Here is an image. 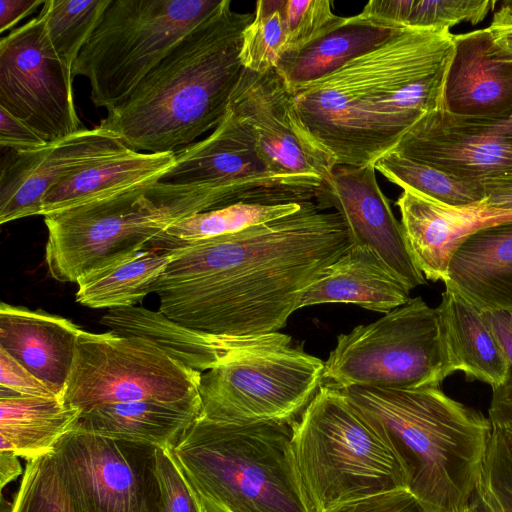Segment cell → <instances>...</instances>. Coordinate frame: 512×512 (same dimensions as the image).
<instances>
[{"instance_id":"40","label":"cell","mask_w":512,"mask_h":512,"mask_svg":"<svg viewBox=\"0 0 512 512\" xmlns=\"http://www.w3.org/2000/svg\"><path fill=\"white\" fill-rule=\"evenodd\" d=\"M490 320L507 354L509 372L504 384L492 390L489 419L491 422L512 421V311L490 312Z\"/></svg>"},{"instance_id":"4","label":"cell","mask_w":512,"mask_h":512,"mask_svg":"<svg viewBox=\"0 0 512 512\" xmlns=\"http://www.w3.org/2000/svg\"><path fill=\"white\" fill-rule=\"evenodd\" d=\"M397 458L406 490L426 512H462L475 489L489 418L441 387L341 390Z\"/></svg>"},{"instance_id":"27","label":"cell","mask_w":512,"mask_h":512,"mask_svg":"<svg viewBox=\"0 0 512 512\" xmlns=\"http://www.w3.org/2000/svg\"><path fill=\"white\" fill-rule=\"evenodd\" d=\"M201 411L200 395L176 402L142 400L81 413L75 428L171 449Z\"/></svg>"},{"instance_id":"14","label":"cell","mask_w":512,"mask_h":512,"mask_svg":"<svg viewBox=\"0 0 512 512\" xmlns=\"http://www.w3.org/2000/svg\"><path fill=\"white\" fill-rule=\"evenodd\" d=\"M73 68L55 51L39 15L0 42V107L47 143L83 128L76 113Z\"/></svg>"},{"instance_id":"38","label":"cell","mask_w":512,"mask_h":512,"mask_svg":"<svg viewBox=\"0 0 512 512\" xmlns=\"http://www.w3.org/2000/svg\"><path fill=\"white\" fill-rule=\"evenodd\" d=\"M494 5L487 0H413L406 27L449 30L461 22L477 24Z\"/></svg>"},{"instance_id":"6","label":"cell","mask_w":512,"mask_h":512,"mask_svg":"<svg viewBox=\"0 0 512 512\" xmlns=\"http://www.w3.org/2000/svg\"><path fill=\"white\" fill-rule=\"evenodd\" d=\"M223 207L209 188L157 180L45 215L47 269L57 281L76 283L87 272L145 249L179 220Z\"/></svg>"},{"instance_id":"39","label":"cell","mask_w":512,"mask_h":512,"mask_svg":"<svg viewBox=\"0 0 512 512\" xmlns=\"http://www.w3.org/2000/svg\"><path fill=\"white\" fill-rule=\"evenodd\" d=\"M155 471L165 512H206L169 449L156 448Z\"/></svg>"},{"instance_id":"8","label":"cell","mask_w":512,"mask_h":512,"mask_svg":"<svg viewBox=\"0 0 512 512\" xmlns=\"http://www.w3.org/2000/svg\"><path fill=\"white\" fill-rule=\"evenodd\" d=\"M222 0H110L73 66L110 111Z\"/></svg>"},{"instance_id":"30","label":"cell","mask_w":512,"mask_h":512,"mask_svg":"<svg viewBox=\"0 0 512 512\" xmlns=\"http://www.w3.org/2000/svg\"><path fill=\"white\" fill-rule=\"evenodd\" d=\"M172 254L143 249L83 274L77 280L76 301L89 308L136 306L152 293Z\"/></svg>"},{"instance_id":"1","label":"cell","mask_w":512,"mask_h":512,"mask_svg":"<svg viewBox=\"0 0 512 512\" xmlns=\"http://www.w3.org/2000/svg\"><path fill=\"white\" fill-rule=\"evenodd\" d=\"M337 212L306 201L298 211L171 252L152 293L159 311L226 337L278 332L321 272L350 246Z\"/></svg>"},{"instance_id":"12","label":"cell","mask_w":512,"mask_h":512,"mask_svg":"<svg viewBox=\"0 0 512 512\" xmlns=\"http://www.w3.org/2000/svg\"><path fill=\"white\" fill-rule=\"evenodd\" d=\"M156 448L74 428L52 456L75 512H165Z\"/></svg>"},{"instance_id":"31","label":"cell","mask_w":512,"mask_h":512,"mask_svg":"<svg viewBox=\"0 0 512 512\" xmlns=\"http://www.w3.org/2000/svg\"><path fill=\"white\" fill-rule=\"evenodd\" d=\"M303 203V202H302ZM302 203L265 205L239 203L196 213L168 227L145 249L171 253L192 244L234 234L299 210Z\"/></svg>"},{"instance_id":"18","label":"cell","mask_w":512,"mask_h":512,"mask_svg":"<svg viewBox=\"0 0 512 512\" xmlns=\"http://www.w3.org/2000/svg\"><path fill=\"white\" fill-rule=\"evenodd\" d=\"M129 148L97 126L29 151L15 152L2 165L0 223L41 215L47 192L69 174Z\"/></svg>"},{"instance_id":"7","label":"cell","mask_w":512,"mask_h":512,"mask_svg":"<svg viewBox=\"0 0 512 512\" xmlns=\"http://www.w3.org/2000/svg\"><path fill=\"white\" fill-rule=\"evenodd\" d=\"M293 452L312 512L406 489L394 453L339 389L319 388L294 423Z\"/></svg>"},{"instance_id":"22","label":"cell","mask_w":512,"mask_h":512,"mask_svg":"<svg viewBox=\"0 0 512 512\" xmlns=\"http://www.w3.org/2000/svg\"><path fill=\"white\" fill-rule=\"evenodd\" d=\"M488 312L512 311V219L469 234L454 252L443 281Z\"/></svg>"},{"instance_id":"9","label":"cell","mask_w":512,"mask_h":512,"mask_svg":"<svg viewBox=\"0 0 512 512\" xmlns=\"http://www.w3.org/2000/svg\"><path fill=\"white\" fill-rule=\"evenodd\" d=\"M451 374L438 310L415 297L378 320L339 335L324 362L321 386L441 387Z\"/></svg>"},{"instance_id":"15","label":"cell","mask_w":512,"mask_h":512,"mask_svg":"<svg viewBox=\"0 0 512 512\" xmlns=\"http://www.w3.org/2000/svg\"><path fill=\"white\" fill-rule=\"evenodd\" d=\"M228 111L249 130L269 172L330 179L335 160L303 123L291 89L275 68L244 69Z\"/></svg>"},{"instance_id":"28","label":"cell","mask_w":512,"mask_h":512,"mask_svg":"<svg viewBox=\"0 0 512 512\" xmlns=\"http://www.w3.org/2000/svg\"><path fill=\"white\" fill-rule=\"evenodd\" d=\"M400 28L360 13L345 17L330 32L298 50L283 53L275 69L292 89L340 69L384 43Z\"/></svg>"},{"instance_id":"24","label":"cell","mask_w":512,"mask_h":512,"mask_svg":"<svg viewBox=\"0 0 512 512\" xmlns=\"http://www.w3.org/2000/svg\"><path fill=\"white\" fill-rule=\"evenodd\" d=\"M452 373L499 388L507 379L509 361L490 320V312L445 289L437 307Z\"/></svg>"},{"instance_id":"43","label":"cell","mask_w":512,"mask_h":512,"mask_svg":"<svg viewBox=\"0 0 512 512\" xmlns=\"http://www.w3.org/2000/svg\"><path fill=\"white\" fill-rule=\"evenodd\" d=\"M47 142L26 123L0 107V145L15 152L34 150Z\"/></svg>"},{"instance_id":"11","label":"cell","mask_w":512,"mask_h":512,"mask_svg":"<svg viewBox=\"0 0 512 512\" xmlns=\"http://www.w3.org/2000/svg\"><path fill=\"white\" fill-rule=\"evenodd\" d=\"M201 374L144 338L83 330L64 401L81 413L142 400L176 402L200 395Z\"/></svg>"},{"instance_id":"19","label":"cell","mask_w":512,"mask_h":512,"mask_svg":"<svg viewBox=\"0 0 512 512\" xmlns=\"http://www.w3.org/2000/svg\"><path fill=\"white\" fill-rule=\"evenodd\" d=\"M441 109L466 117L512 113V55L488 28L454 35Z\"/></svg>"},{"instance_id":"35","label":"cell","mask_w":512,"mask_h":512,"mask_svg":"<svg viewBox=\"0 0 512 512\" xmlns=\"http://www.w3.org/2000/svg\"><path fill=\"white\" fill-rule=\"evenodd\" d=\"M284 0H259L242 38L240 59L244 69L264 72L275 68L283 52L286 28Z\"/></svg>"},{"instance_id":"45","label":"cell","mask_w":512,"mask_h":512,"mask_svg":"<svg viewBox=\"0 0 512 512\" xmlns=\"http://www.w3.org/2000/svg\"><path fill=\"white\" fill-rule=\"evenodd\" d=\"M43 3L44 1L40 0H1L0 32L3 33L17 24Z\"/></svg>"},{"instance_id":"36","label":"cell","mask_w":512,"mask_h":512,"mask_svg":"<svg viewBox=\"0 0 512 512\" xmlns=\"http://www.w3.org/2000/svg\"><path fill=\"white\" fill-rule=\"evenodd\" d=\"M9 512H75L52 453L27 461Z\"/></svg>"},{"instance_id":"21","label":"cell","mask_w":512,"mask_h":512,"mask_svg":"<svg viewBox=\"0 0 512 512\" xmlns=\"http://www.w3.org/2000/svg\"><path fill=\"white\" fill-rule=\"evenodd\" d=\"M409 252L426 279L444 281L448 265L464 239L488 224L512 219L482 204L456 208L403 190L397 200Z\"/></svg>"},{"instance_id":"16","label":"cell","mask_w":512,"mask_h":512,"mask_svg":"<svg viewBox=\"0 0 512 512\" xmlns=\"http://www.w3.org/2000/svg\"><path fill=\"white\" fill-rule=\"evenodd\" d=\"M391 151L482 186L512 181V113L483 118L437 109Z\"/></svg>"},{"instance_id":"42","label":"cell","mask_w":512,"mask_h":512,"mask_svg":"<svg viewBox=\"0 0 512 512\" xmlns=\"http://www.w3.org/2000/svg\"><path fill=\"white\" fill-rule=\"evenodd\" d=\"M328 512H426L406 490H398L336 507Z\"/></svg>"},{"instance_id":"13","label":"cell","mask_w":512,"mask_h":512,"mask_svg":"<svg viewBox=\"0 0 512 512\" xmlns=\"http://www.w3.org/2000/svg\"><path fill=\"white\" fill-rule=\"evenodd\" d=\"M158 182L209 188L226 206L313 201L323 184L317 177L269 172L253 136L229 111L209 136L176 152Z\"/></svg>"},{"instance_id":"2","label":"cell","mask_w":512,"mask_h":512,"mask_svg":"<svg viewBox=\"0 0 512 512\" xmlns=\"http://www.w3.org/2000/svg\"><path fill=\"white\" fill-rule=\"evenodd\" d=\"M453 37L448 29L402 27L340 69L291 89L303 123L336 166L374 165L441 109Z\"/></svg>"},{"instance_id":"47","label":"cell","mask_w":512,"mask_h":512,"mask_svg":"<svg viewBox=\"0 0 512 512\" xmlns=\"http://www.w3.org/2000/svg\"><path fill=\"white\" fill-rule=\"evenodd\" d=\"M19 457L11 451H0V483L1 489L8 483L23 475Z\"/></svg>"},{"instance_id":"5","label":"cell","mask_w":512,"mask_h":512,"mask_svg":"<svg viewBox=\"0 0 512 512\" xmlns=\"http://www.w3.org/2000/svg\"><path fill=\"white\" fill-rule=\"evenodd\" d=\"M295 422L200 414L169 451L206 512H312L293 452Z\"/></svg>"},{"instance_id":"33","label":"cell","mask_w":512,"mask_h":512,"mask_svg":"<svg viewBox=\"0 0 512 512\" xmlns=\"http://www.w3.org/2000/svg\"><path fill=\"white\" fill-rule=\"evenodd\" d=\"M491 424L478 481L462 512H512V421Z\"/></svg>"},{"instance_id":"46","label":"cell","mask_w":512,"mask_h":512,"mask_svg":"<svg viewBox=\"0 0 512 512\" xmlns=\"http://www.w3.org/2000/svg\"><path fill=\"white\" fill-rule=\"evenodd\" d=\"M485 200L482 205L491 210L512 214V181L490 183L483 186Z\"/></svg>"},{"instance_id":"34","label":"cell","mask_w":512,"mask_h":512,"mask_svg":"<svg viewBox=\"0 0 512 512\" xmlns=\"http://www.w3.org/2000/svg\"><path fill=\"white\" fill-rule=\"evenodd\" d=\"M110 0H46L40 14L45 18L51 43L73 68Z\"/></svg>"},{"instance_id":"44","label":"cell","mask_w":512,"mask_h":512,"mask_svg":"<svg viewBox=\"0 0 512 512\" xmlns=\"http://www.w3.org/2000/svg\"><path fill=\"white\" fill-rule=\"evenodd\" d=\"M488 29L497 44L512 55V0L501 3Z\"/></svg>"},{"instance_id":"25","label":"cell","mask_w":512,"mask_h":512,"mask_svg":"<svg viewBox=\"0 0 512 512\" xmlns=\"http://www.w3.org/2000/svg\"><path fill=\"white\" fill-rule=\"evenodd\" d=\"M101 323L118 335L137 336L154 343L186 367L200 373L265 336L238 338L204 333L172 321L159 310L136 306L111 309L103 315Z\"/></svg>"},{"instance_id":"26","label":"cell","mask_w":512,"mask_h":512,"mask_svg":"<svg viewBox=\"0 0 512 512\" xmlns=\"http://www.w3.org/2000/svg\"><path fill=\"white\" fill-rule=\"evenodd\" d=\"M175 162V153H148L128 149L89 164L63 178L45 195V216L145 183L157 181Z\"/></svg>"},{"instance_id":"23","label":"cell","mask_w":512,"mask_h":512,"mask_svg":"<svg viewBox=\"0 0 512 512\" xmlns=\"http://www.w3.org/2000/svg\"><path fill=\"white\" fill-rule=\"evenodd\" d=\"M409 299V287L373 249L352 244L309 286L300 308L346 303L386 314Z\"/></svg>"},{"instance_id":"41","label":"cell","mask_w":512,"mask_h":512,"mask_svg":"<svg viewBox=\"0 0 512 512\" xmlns=\"http://www.w3.org/2000/svg\"><path fill=\"white\" fill-rule=\"evenodd\" d=\"M0 388L21 396L58 398L41 380L1 348Z\"/></svg>"},{"instance_id":"20","label":"cell","mask_w":512,"mask_h":512,"mask_svg":"<svg viewBox=\"0 0 512 512\" xmlns=\"http://www.w3.org/2000/svg\"><path fill=\"white\" fill-rule=\"evenodd\" d=\"M81 327L42 310L2 302L0 348L64 401Z\"/></svg>"},{"instance_id":"32","label":"cell","mask_w":512,"mask_h":512,"mask_svg":"<svg viewBox=\"0 0 512 512\" xmlns=\"http://www.w3.org/2000/svg\"><path fill=\"white\" fill-rule=\"evenodd\" d=\"M386 179L426 199L456 208L481 205L485 200L481 184L454 177L429 165L408 159L395 151L374 164Z\"/></svg>"},{"instance_id":"10","label":"cell","mask_w":512,"mask_h":512,"mask_svg":"<svg viewBox=\"0 0 512 512\" xmlns=\"http://www.w3.org/2000/svg\"><path fill=\"white\" fill-rule=\"evenodd\" d=\"M279 332L201 374V415L230 423L297 421L322 385L324 362Z\"/></svg>"},{"instance_id":"17","label":"cell","mask_w":512,"mask_h":512,"mask_svg":"<svg viewBox=\"0 0 512 512\" xmlns=\"http://www.w3.org/2000/svg\"><path fill=\"white\" fill-rule=\"evenodd\" d=\"M375 172L374 165L336 166L315 203L321 210L333 208L345 222L351 244L373 249L410 290L425 285Z\"/></svg>"},{"instance_id":"37","label":"cell","mask_w":512,"mask_h":512,"mask_svg":"<svg viewBox=\"0 0 512 512\" xmlns=\"http://www.w3.org/2000/svg\"><path fill=\"white\" fill-rule=\"evenodd\" d=\"M283 14L286 40L282 54L304 47L345 20L334 14L328 0H284Z\"/></svg>"},{"instance_id":"3","label":"cell","mask_w":512,"mask_h":512,"mask_svg":"<svg viewBox=\"0 0 512 512\" xmlns=\"http://www.w3.org/2000/svg\"><path fill=\"white\" fill-rule=\"evenodd\" d=\"M253 16L222 0L99 126L148 153H176L214 130L244 70L242 38Z\"/></svg>"},{"instance_id":"29","label":"cell","mask_w":512,"mask_h":512,"mask_svg":"<svg viewBox=\"0 0 512 512\" xmlns=\"http://www.w3.org/2000/svg\"><path fill=\"white\" fill-rule=\"evenodd\" d=\"M0 391V451H11L26 461L51 454L80 418L79 410L58 398Z\"/></svg>"}]
</instances>
